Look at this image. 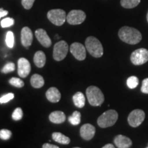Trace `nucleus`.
Instances as JSON below:
<instances>
[{
	"mask_svg": "<svg viewBox=\"0 0 148 148\" xmlns=\"http://www.w3.org/2000/svg\"><path fill=\"white\" fill-rule=\"evenodd\" d=\"M5 42L9 48H12L14 44V36L13 32L9 31L7 32L6 36H5Z\"/></svg>",
	"mask_w": 148,
	"mask_h": 148,
	"instance_id": "nucleus-25",
	"label": "nucleus"
},
{
	"mask_svg": "<svg viewBox=\"0 0 148 148\" xmlns=\"http://www.w3.org/2000/svg\"><path fill=\"white\" fill-rule=\"evenodd\" d=\"M14 23V20L12 18H5L1 20V27L5 28V27H8L12 26Z\"/></svg>",
	"mask_w": 148,
	"mask_h": 148,
	"instance_id": "nucleus-29",
	"label": "nucleus"
},
{
	"mask_svg": "<svg viewBox=\"0 0 148 148\" xmlns=\"http://www.w3.org/2000/svg\"><path fill=\"white\" fill-rule=\"evenodd\" d=\"M34 62L37 67H43L46 62V56L45 53L42 51H36L34 56Z\"/></svg>",
	"mask_w": 148,
	"mask_h": 148,
	"instance_id": "nucleus-18",
	"label": "nucleus"
},
{
	"mask_svg": "<svg viewBox=\"0 0 148 148\" xmlns=\"http://www.w3.org/2000/svg\"><path fill=\"white\" fill-rule=\"evenodd\" d=\"M147 147H148V146H147Z\"/></svg>",
	"mask_w": 148,
	"mask_h": 148,
	"instance_id": "nucleus-38",
	"label": "nucleus"
},
{
	"mask_svg": "<svg viewBox=\"0 0 148 148\" xmlns=\"http://www.w3.org/2000/svg\"><path fill=\"white\" fill-rule=\"evenodd\" d=\"M35 0H21V3L23 8L26 10H29L32 7Z\"/></svg>",
	"mask_w": 148,
	"mask_h": 148,
	"instance_id": "nucleus-32",
	"label": "nucleus"
},
{
	"mask_svg": "<svg viewBox=\"0 0 148 148\" xmlns=\"http://www.w3.org/2000/svg\"><path fill=\"white\" fill-rule=\"evenodd\" d=\"M130 60L134 65H141L148 61V50L145 48H140L133 51Z\"/></svg>",
	"mask_w": 148,
	"mask_h": 148,
	"instance_id": "nucleus-7",
	"label": "nucleus"
},
{
	"mask_svg": "<svg viewBox=\"0 0 148 148\" xmlns=\"http://www.w3.org/2000/svg\"><path fill=\"white\" fill-rule=\"evenodd\" d=\"M52 138L57 143L62 145H68L70 143V138L60 132H53L52 134Z\"/></svg>",
	"mask_w": 148,
	"mask_h": 148,
	"instance_id": "nucleus-20",
	"label": "nucleus"
},
{
	"mask_svg": "<svg viewBox=\"0 0 148 148\" xmlns=\"http://www.w3.org/2000/svg\"><path fill=\"white\" fill-rule=\"evenodd\" d=\"M114 146L112 144H106L104 146H103V148H114Z\"/></svg>",
	"mask_w": 148,
	"mask_h": 148,
	"instance_id": "nucleus-36",
	"label": "nucleus"
},
{
	"mask_svg": "<svg viewBox=\"0 0 148 148\" xmlns=\"http://www.w3.org/2000/svg\"><path fill=\"white\" fill-rule=\"evenodd\" d=\"M70 51L74 58L78 60H84L86 58V48L79 42H73L70 46Z\"/></svg>",
	"mask_w": 148,
	"mask_h": 148,
	"instance_id": "nucleus-10",
	"label": "nucleus"
},
{
	"mask_svg": "<svg viewBox=\"0 0 148 148\" xmlns=\"http://www.w3.org/2000/svg\"><path fill=\"white\" fill-rule=\"evenodd\" d=\"M85 46L92 56L95 58H100L103 56V49L102 45L95 37L88 36L85 41Z\"/></svg>",
	"mask_w": 148,
	"mask_h": 148,
	"instance_id": "nucleus-3",
	"label": "nucleus"
},
{
	"mask_svg": "<svg viewBox=\"0 0 148 148\" xmlns=\"http://www.w3.org/2000/svg\"><path fill=\"white\" fill-rule=\"evenodd\" d=\"M140 0H121V5L125 8H133L139 4Z\"/></svg>",
	"mask_w": 148,
	"mask_h": 148,
	"instance_id": "nucleus-22",
	"label": "nucleus"
},
{
	"mask_svg": "<svg viewBox=\"0 0 148 148\" xmlns=\"http://www.w3.org/2000/svg\"><path fill=\"white\" fill-rule=\"evenodd\" d=\"M31 71L30 63L26 58H20L18 60V75L21 77H26Z\"/></svg>",
	"mask_w": 148,
	"mask_h": 148,
	"instance_id": "nucleus-11",
	"label": "nucleus"
},
{
	"mask_svg": "<svg viewBox=\"0 0 148 148\" xmlns=\"http://www.w3.org/2000/svg\"><path fill=\"white\" fill-rule=\"evenodd\" d=\"M21 44L23 47L28 49L32 43L33 40V34L32 30L28 27H24L21 29Z\"/></svg>",
	"mask_w": 148,
	"mask_h": 148,
	"instance_id": "nucleus-14",
	"label": "nucleus"
},
{
	"mask_svg": "<svg viewBox=\"0 0 148 148\" xmlns=\"http://www.w3.org/2000/svg\"><path fill=\"white\" fill-rule=\"evenodd\" d=\"M49 121L52 122L53 123H62L65 121L66 116L63 112L62 111H54V112H51V114L49 116Z\"/></svg>",
	"mask_w": 148,
	"mask_h": 148,
	"instance_id": "nucleus-17",
	"label": "nucleus"
},
{
	"mask_svg": "<svg viewBox=\"0 0 148 148\" xmlns=\"http://www.w3.org/2000/svg\"><path fill=\"white\" fill-rule=\"evenodd\" d=\"M114 142L118 148H129L132 145V142L130 138L121 134L116 136Z\"/></svg>",
	"mask_w": 148,
	"mask_h": 148,
	"instance_id": "nucleus-15",
	"label": "nucleus"
},
{
	"mask_svg": "<svg viewBox=\"0 0 148 148\" xmlns=\"http://www.w3.org/2000/svg\"><path fill=\"white\" fill-rule=\"evenodd\" d=\"M80 136L84 140H89L94 137L95 134V127L90 123L83 125L80 128Z\"/></svg>",
	"mask_w": 148,
	"mask_h": 148,
	"instance_id": "nucleus-12",
	"label": "nucleus"
},
{
	"mask_svg": "<svg viewBox=\"0 0 148 148\" xmlns=\"http://www.w3.org/2000/svg\"><path fill=\"white\" fill-rule=\"evenodd\" d=\"M35 36L37 40L45 47H49L51 45V40L47 33L43 29H38L35 31Z\"/></svg>",
	"mask_w": 148,
	"mask_h": 148,
	"instance_id": "nucleus-13",
	"label": "nucleus"
},
{
	"mask_svg": "<svg viewBox=\"0 0 148 148\" xmlns=\"http://www.w3.org/2000/svg\"><path fill=\"white\" fill-rule=\"evenodd\" d=\"M31 85L35 88H39L43 86L45 84V81H44L43 77L39 74L35 73L31 77L30 79Z\"/></svg>",
	"mask_w": 148,
	"mask_h": 148,
	"instance_id": "nucleus-19",
	"label": "nucleus"
},
{
	"mask_svg": "<svg viewBox=\"0 0 148 148\" xmlns=\"http://www.w3.org/2000/svg\"><path fill=\"white\" fill-rule=\"evenodd\" d=\"M145 117V114L143 110L136 109L130 112L127 117L129 125L133 127H136L143 123Z\"/></svg>",
	"mask_w": 148,
	"mask_h": 148,
	"instance_id": "nucleus-8",
	"label": "nucleus"
},
{
	"mask_svg": "<svg viewBox=\"0 0 148 148\" xmlns=\"http://www.w3.org/2000/svg\"><path fill=\"white\" fill-rule=\"evenodd\" d=\"M8 12L7 10H4L2 8H0V18L3 17V16H6L7 14H8Z\"/></svg>",
	"mask_w": 148,
	"mask_h": 148,
	"instance_id": "nucleus-35",
	"label": "nucleus"
},
{
	"mask_svg": "<svg viewBox=\"0 0 148 148\" xmlns=\"http://www.w3.org/2000/svg\"><path fill=\"white\" fill-rule=\"evenodd\" d=\"M88 102L92 106H100L104 101V95L99 88L90 86L86 90Z\"/></svg>",
	"mask_w": 148,
	"mask_h": 148,
	"instance_id": "nucleus-2",
	"label": "nucleus"
},
{
	"mask_svg": "<svg viewBox=\"0 0 148 148\" xmlns=\"http://www.w3.org/2000/svg\"><path fill=\"white\" fill-rule=\"evenodd\" d=\"M86 14L80 10H73L66 15V21L70 25H79L86 19Z\"/></svg>",
	"mask_w": 148,
	"mask_h": 148,
	"instance_id": "nucleus-9",
	"label": "nucleus"
},
{
	"mask_svg": "<svg viewBox=\"0 0 148 148\" xmlns=\"http://www.w3.org/2000/svg\"><path fill=\"white\" fill-rule=\"evenodd\" d=\"M23 115V110H22V109L21 108L18 107V108H16L15 110H14L13 113H12V119L15 120V121H18V120H21L22 119Z\"/></svg>",
	"mask_w": 148,
	"mask_h": 148,
	"instance_id": "nucleus-27",
	"label": "nucleus"
},
{
	"mask_svg": "<svg viewBox=\"0 0 148 148\" xmlns=\"http://www.w3.org/2000/svg\"><path fill=\"white\" fill-rule=\"evenodd\" d=\"M9 83L11 85H12V86L17 88H21L24 86L23 81L20 79L19 78H17V77H12V78H10V80H9Z\"/></svg>",
	"mask_w": 148,
	"mask_h": 148,
	"instance_id": "nucleus-26",
	"label": "nucleus"
},
{
	"mask_svg": "<svg viewBox=\"0 0 148 148\" xmlns=\"http://www.w3.org/2000/svg\"><path fill=\"white\" fill-rule=\"evenodd\" d=\"M14 97L13 93H8L6 95H3L2 97H0V103H4L8 102L11 99H12Z\"/></svg>",
	"mask_w": 148,
	"mask_h": 148,
	"instance_id": "nucleus-31",
	"label": "nucleus"
},
{
	"mask_svg": "<svg viewBox=\"0 0 148 148\" xmlns=\"http://www.w3.org/2000/svg\"><path fill=\"white\" fill-rule=\"evenodd\" d=\"M141 91L145 94H148V78L144 79L142 82Z\"/></svg>",
	"mask_w": 148,
	"mask_h": 148,
	"instance_id": "nucleus-33",
	"label": "nucleus"
},
{
	"mask_svg": "<svg viewBox=\"0 0 148 148\" xmlns=\"http://www.w3.org/2000/svg\"><path fill=\"white\" fill-rule=\"evenodd\" d=\"M118 34L122 41L130 45H136L142 39V35L138 29L128 26L122 27Z\"/></svg>",
	"mask_w": 148,
	"mask_h": 148,
	"instance_id": "nucleus-1",
	"label": "nucleus"
},
{
	"mask_svg": "<svg viewBox=\"0 0 148 148\" xmlns=\"http://www.w3.org/2000/svg\"><path fill=\"white\" fill-rule=\"evenodd\" d=\"M46 97L50 102L57 103L60 101L61 94L58 88L56 87H51L46 92Z\"/></svg>",
	"mask_w": 148,
	"mask_h": 148,
	"instance_id": "nucleus-16",
	"label": "nucleus"
},
{
	"mask_svg": "<svg viewBox=\"0 0 148 148\" xmlns=\"http://www.w3.org/2000/svg\"><path fill=\"white\" fill-rule=\"evenodd\" d=\"M147 21L148 22V12H147Z\"/></svg>",
	"mask_w": 148,
	"mask_h": 148,
	"instance_id": "nucleus-37",
	"label": "nucleus"
},
{
	"mask_svg": "<svg viewBox=\"0 0 148 148\" xmlns=\"http://www.w3.org/2000/svg\"><path fill=\"white\" fill-rule=\"evenodd\" d=\"M138 79L136 76H130L127 79V86L131 89H134L138 85Z\"/></svg>",
	"mask_w": 148,
	"mask_h": 148,
	"instance_id": "nucleus-24",
	"label": "nucleus"
},
{
	"mask_svg": "<svg viewBox=\"0 0 148 148\" xmlns=\"http://www.w3.org/2000/svg\"><path fill=\"white\" fill-rule=\"evenodd\" d=\"M69 121L73 125H77L81 122V114L78 111H74L71 116L69 117Z\"/></svg>",
	"mask_w": 148,
	"mask_h": 148,
	"instance_id": "nucleus-23",
	"label": "nucleus"
},
{
	"mask_svg": "<svg viewBox=\"0 0 148 148\" xmlns=\"http://www.w3.org/2000/svg\"><path fill=\"white\" fill-rule=\"evenodd\" d=\"M69 51V46L64 40H60L55 44L53 47V58L56 61L62 60L66 57Z\"/></svg>",
	"mask_w": 148,
	"mask_h": 148,
	"instance_id": "nucleus-6",
	"label": "nucleus"
},
{
	"mask_svg": "<svg viewBox=\"0 0 148 148\" xmlns=\"http://www.w3.org/2000/svg\"><path fill=\"white\" fill-rule=\"evenodd\" d=\"M73 101L75 106L77 108H82L85 105V97L81 92H77L73 96Z\"/></svg>",
	"mask_w": 148,
	"mask_h": 148,
	"instance_id": "nucleus-21",
	"label": "nucleus"
},
{
	"mask_svg": "<svg viewBox=\"0 0 148 148\" xmlns=\"http://www.w3.org/2000/svg\"><path fill=\"white\" fill-rule=\"evenodd\" d=\"M12 132L10 130L6 129H2L0 130V138L2 140H8L10 138Z\"/></svg>",
	"mask_w": 148,
	"mask_h": 148,
	"instance_id": "nucleus-30",
	"label": "nucleus"
},
{
	"mask_svg": "<svg viewBox=\"0 0 148 148\" xmlns=\"http://www.w3.org/2000/svg\"><path fill=\"white\" fill-rule=\"evenodd\" d=\"M47 18L53 24L57 26L63 25L66 21V14L62 9H53L47 12Z\"/></svg>",
	"mask_w": 148,
	"mask_h": 148,
	"instance_id": "nucleus-5",
	"label": "nucleus"
},
{
	"mask_svg": "<svg viewBox=\"0 0 148 148\" xmlns=\"http://www.w3.org/2000/svg\"><path fill=\"white\" fill-rule=\"evenodd\" d=\"M118 119V113L114 110H108L99 116L97 124L100 127L106 128L114 125Z\"/></svg>",
	"mask_w": 148,
	"mask_h": 148,
	"instance_id": "nucleus-4",
	"label": "nucleus"
},
{
	"mask_svg": "<svg viewBox=\"0 0 148 148\" xmlns=\"http://www.w3.org/2000/svg\"><path fill=\"white\" fill-rule=\"evenodd\" d=\"M15 69V65L13 62H8L7 64H5L4 66L1 69V72L3 73H10V72H12L14 71Z\"/></svg>",
	"mask_w": 148,
	"mask_h": 148,
	"instance_id": "nucleus-28",
	"label": "nucleus"
},
{
	"mask_svg": "<svg viewBox=\"0 0 148 148\" xmlns=\"http://www.w3.org/2000/svg\"><path fill=\"white\" fill-rule=\"evenodd\" d=\"M42 148H59L58 146L55 145H51L49 143H44L42 145Z\"/></svg>",
	"mask_w": 148,
	"mask_h": 148,
	"instance_id": "nucleus-34",
	"label": "nucleus"
}]
</instances>
